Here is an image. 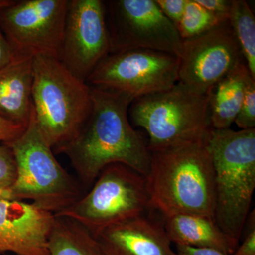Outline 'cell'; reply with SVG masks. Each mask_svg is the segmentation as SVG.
Masks as SVG:
<instances>
[{"label":"cell","mask_w":255,"mask_h":255,"mask_svg":"<svg viewBox=\"0 0 255 255\" xmlns=\"http://www.w3.org/2000/svg\"><path fill=\"white\" fill-rule=\"evenodd\" d=\"M104 4L110 53L147 49L179 58L182 38L155 0H111L104 1Z\"/></svg>","instance_id":"obj_9"},{"label":"cell","mask_w":255,"mask_h":255,"mask_svg":"<svg viewBox=\"0 0 255 255\" xmlns=\"http://www.w3.org/2000/svg\"><path fill=\"white\" fill-rule=\"evenodd\" d=\"M54 219L31 203L0 199V255H49Z\"/></svg>","instance_id":"obj_13"},{"label":"cell","mask_w":255,"mask_h":255,"mask_svg":"<svg viewBox=\"0 0 255 255\" xmlns=\"http://www.w3.org/2000/svg\"><path fill=\"white\" fill-rule=\"evenodd\" d=\"M196 1L221 19H228L232 0H196Z\"/></svg>","instance_id":"obj_25"},{"label":"cell","mask_w":255,"mask_h":255,"mask_svg":"<svg viewBox=\"0 0 255 255\" xmlns=\"http://www.w3.org/2000/svg\"><path fill=\"white\" fill-rule=\"evenodd\" d=\"M25 128L0 117V142L6 143L14 140L22 133Z\"/></svg>","instance_id":"obj_26"},{"label":"cell","mask_w":255,"mask_h":255,"mask_svg":"<svg viewBox=\"0 0 255 255\" xmlns=\"http://www.w3.org/2000/svg\"><path fill=\"white\" fill-rule=\"evenodd\" d=\"M9 255V254H4V255Z\"/></svg>","instance_id":"obj_30"},{"label":"cell","mask_w":255,"mask_h":255,"mask_svg":"<svg viewBox=\"0 0 255 255\" xmlns=\"http://www.w3.org/2000/svg\"><path fill=\"white\" fill-rule=\"evenodd\" d=\"M209 92L201 95L178 82L168 90L135 99L129 119L145 130L150 150L205 140L213 130Z\"/></svg>","instance_id":"obj_6"},{"label":"cell","mask_w":255,"mask_h":255,"mask_svg":"<svg viewBox=\"0 0 255 255\" xmlns=\"http://www.w3.org/2000/svg\"><path fill=\"white\" fill-rule=\"evenodd\" d=\"M209 147L214 167V219L240 243L255 189V128L211 130Z\"/></svg>","instance_id":"obj_3"},{"label":"cell","mask_w":255,"mask_h":255,"mask_svg":"<svg viewBox=\"0 0 255 255\" xmlns=\"http://www.w3.org/2000/svg\"><path fill=\"white\" fill-rule=\"evenodd\" d=\"M179 60V82L201 95L209 93L246 63L228 19L204 34L184 40Z\"/></svg>","instance_id":"obj_11"},{"label":"cell","mask_w":255,"mask_h":255,"mask_svg":"<svg viewBox=\"0 0 255 255\" xmlns=\"http://www.w3.org/2000/svg\"><path fill=\"white\" fill-rule=\"evenodd\" d=\"M18 53L0 27V70L9 65Z\"/></svg>","instance_id":"obj_27"},{"label":"cell","mask_w":255,"mask_h":255,"mask_svg":"<svg viewBox=\"0 0 255 255\" xmlns=\"http://www.w3.org/2000/svg\"><path fill=\"white\" fill-rule=\"evenodd\" d=\"M33 56L18 53L0 70V117L23 128L33 108Z\"/></svg>","instance_id":"obj_15"},{"label":"cell","mask_w":255,"mask_h":255,"mask_svg":"<svg viewBox=\"0 0 255 255\" xmlns=\"http://www.w3.org/2000/svg\"><path fill=\"white\" fill-rule=\"evenodd\" d=\"M90 113L70 141L54 151L70 159L82 187H90L110 164L120 163L145 177L150 163L148 144L132 127L128 109L134 99L90 87Z\"/></svg>","instance_id":"obj_1"},{"label":"cell","mask_w":255,"mask_h":255,"mask_svg":"<svg viewBox=\"0 0 255 255\" xmlns=\"http://www.w3.org/2000/svg\"><path fill=\"white\" fill-rule=\"evenodd\" d=\"M110 53L105 4L101 0H68L59 60L86 82Z\"/></svg>","instance_id":"obj_12"},{"label":"cell","mask_w":255,"mask_h":255,"mask_svg":"<svg viewBox=\"0 0 255 255\" xmlns=\"http://www.w3.org/2000/svg\"><path fill=\"white\" fill-rule=\"evenodd\" d=\"M252 79L254 80L245 63L211 89L209 92V108L213 129L231 128L241 110L246 87Z\"/></svg>","instance_id":"obj_17"},{"label":"cell","mask_w":255,"mask_h":255,"mask_svg":"<svg viewBox=\"0 0 255 255\" xmlns=\"http://www.w3.org/2000/svg\"><path fill=\"white\" fill-rule=\"evenodd\" d=\"M248 225V232L241 246L233 255H255V210L248 216L246 224Z\"/></svg>","instance_id":"obj_24"},{"label":"cell","mask_w":255,"mask_h":255,"mask_svg":"<svg viewBox=\"0 0 255 255\" xmlns=\"http://www.w3.org/2000/svg\"><path fill=\"white\" fill-rule=\"evenodd\" d=\"M150 209L145 177L125 164L106 167L73 205L55 216H65L86 228L94 237L106 228Z\"/></svg>","instance_id":"obj_7"},{"label":"cell","mask_w":255,"mask_h":255,"mask_svg":"<svg viewBox=\"0 0 255 255\" xmlns=\"http://www.w3.org/2000/svg\"><path fill=\"white\" fill-rule=\"evenodd\" d=\"M228 21L248 66L255 80V18L244 0H232Z\"/></svg>","instance_id":"obj_19"},{"label":"cell","mask_w":255,"mask_h":255,"mask_svg":"<svg viewBox=\"0 0 255 255\" xmlns=\"http://www.w3.org/2000/svg\"><path fill=\"white\" fill-rule=\"evenodd\" d=\"M32 104L37 124L53 152L78 133L90 113L91 88L58 57L33 56Z\"/></svg>","instance_id":"obj_5"},{"label":"cell","mask_w":255,"mask_h":255,"mask_svg":"<svg viewBox=\"0 0 255 255\" xmlns=\"http://www.w3.org/2000/svg\"><path fill=\"white\" fill-rule=\"evenodd\" d=\"M145 213L106 228L95 236L107 255H177L163 222Z\"/></svg>","instance_id":"obj_14"},{"label":"cell","mask_w":255,"mask_h":255,"mask_svg":"<svg viewBox=\"0 0 255 255\" xmlns=\"http://www.w3.org/2000/svg\"><path fill=\"white\" fill-rule=\"evenodd\" d=\"M48 249L49 255H107L86 228L65 216H55Z\"/></svg>","instance_id":"obj_18"},{"label":"cell","mask_w":255,"mask_h":255,"mask_svg":"<svg viewBox=\"0 0 255 255\" xmlns=\"http://www.w3.org/2000/svg\"><path fill=\"white\" fill-rule=\"evenodd\" d=\"M150 151L145 176L150 209L164 219L177 214L214 219V167L209 137Z\"/></svg>","instance_id":"obj_2"},{"label":"cell","mask_w":255,"mask_h":255,"mask_svg":"<svg viewBox=\"0 0 255 255\" xmlns=\"http://www.w3.org/2000/svg\"><path fill=\"white\" fill-rule=\"evenodd\" d=\"M225 20L227 19H221L203 7L196 0H187L185 11L177 28L184 41L204 34Z\"/></svg>","instance_id":"obj_20"},{"label":"cell","mask_w":255,"mask_h":255,"mask_svg":"<svg viewBox=\"0 0 255 255\" xmlns=\"http://www.w3.org/2000/svg\"><path fill=\"white\" fill-rule=\"evenodd\" d=\"M13 0H0V8L4 7L13 2Z\"/></svg>","instance_id":"obj_29"},{"label":"cell","mask_w":255,"mask_h":255,"mask_svg":"<svg viewBox=\"0 0 255 255\" xmlns=\"http://www.w3.org/2000/svg\"><path fill=\"white\" fill-rule=\"evenodd\" d=\"M187 0H155L159 9L169 21L175 25L180 22L184 11Z\"/></svg>","instance_id":"obj_23"},{"label":"cell","mask_w":255,"mask_h":255,"mask_svg":"<svg viewBox=\"0 0 255 255\" xmlns=\"http://www.w3.org/2000/svg\"><path fill=\"white\" fill-rule=\"evenodd\" d=\"M68 0H21L0 8V27L16 51L59 58Z\"/></svg>","instance_id":"obj_10"},{"label":"cell","mask_w":255,"mask_h":255,"mask_svg":"<svg viewBox=\"0 0 255 255\" xmlns=\"http://www.w3.org/2000/svg\"><path fill=\"white\" fill-rule=\"evenodd\" d=\"M164 227L176 246L209 248L233 255L239 243L226 234L213 218L194 214H177L164 218Z\"/></svg>","instance_id":"obj_16"},{"label":"cell","mask_w":255,"mask_h":255,"mask_svg":"<svg viewBox=\"0 0 255 255\" xmlns=\"http://www.w3.org/2000/svg\"><path fill=\"white\" fill-rule=\"evenodd\" d=\"M177 55L157 50L132 49L110 53L86 80L90 87L138 98L164 91L179 82Z\"/></svg>","instance_id":"obj_8"},{"label":"cell","mask_w":255,"mask_h":255,"mask_svg":"<svg viewBox=\"0 0 255 255\" xmlns=\"http://www.w3.org/2000/svg\"><path fill=\"white\" fill-rule=\"evenodd\" d=\"M5 144L11 149L16 165L9 200L31 203L56 215L83 196L81 184L55 158L53 148L37 124L33 107L22 133Z\"/></svg>","instance_id":"obj_4"},{"label":"cell","mask_w":255,"mask_h":255,"mask_svg":"<svg viewBox=\"0 0 255 255\" xmlns=\"http://www.w3.org/2000/svg\"><path fill=\"white\" fill-rule=\"evenodd\" d=\"M16 177V165L11 149L0 142V199H8Z\"/></svg>","instance_id":"obj_21"},{"label":"cell","mask_w":255,"mask_h":255,"mask_svg":"<svg viewBox=\"0 0 255 255\" xmlns=\"http://www.w3.org/2000/svg\"><path fill=\"white\" fill-rule=\"evenodd\" d=\"M234 123L241 130L255 128V80L253 79L246 87L241 110Z\"/></svg>","instance_id":"obj_22"},{"label":"cell","mask_w":255,"mask_h":255,"mask_svg":"<svg viewBox=\"0 0 255 255\" xmlns=\"http://www.w3.org/2000/svg\"><path fill=\"white\" fill-rule=\"evenodd\" d=\"M175 251L177 255H227L217 250L184 246H176Z\"/></svg>","instance_id":"obj_28"}]
</instances>
